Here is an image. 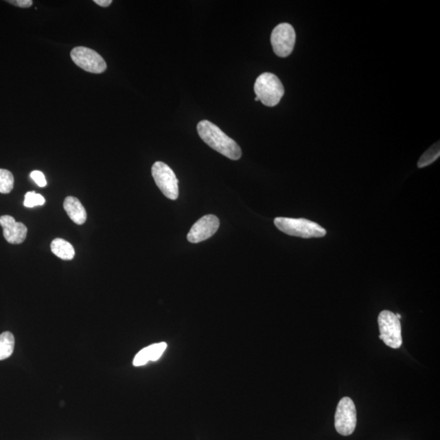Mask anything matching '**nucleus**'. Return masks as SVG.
Masks as SVG:
<instances>
[{
    "instance_id": "22",
    "label": "nucleus",
    "mask_w": 440,
    "mask_h": 440,
    "mask_svg": "<svg viewBox=\"0 0 440 440\" xmlns=\"http://www.w3.org/2000/svg\"><path fill=\"white\" fill-rule=\"evenodd\" d=\"M255 101H256V102L259 101V98H258V97H255Z\"/></svg>"
},
{
    "instance_id": "9",
    "label": "nucleus",
    "mask_w": 440,
    "mask_h": 440,
    "mask_svg": "<svg viewBox=\"0 0 440 440\" xmlns=\"http://www.w3.org/2000/svg\"><path fill=\"white\" fill-rule=\"evenodd\" d=\"M219 227L220 220L216 216H205L192 227L187 238L192 243L206 241L217 232Z\"/></svg>"
},
{
    "instance_id": "10",
    "label": "nucleus",
    "mask_w": 440,
    "mask_h": 440,
    "mask_svg": "<svg viewBox=\"0 0 440 440\" xmlns=\"http://www.w3.org/2000/svg\"><path fill=\"white\" fill-rule=\"evenodd\" d=\"M0 225L3 229V237L8 243L19 245L25 242L28 229L24 224L16 222L12 216H3L0 217Z\"/></svg>"
},
{
    "instance_id": "13",
    "label": "nucleus",
    "mask_w": 440,
    "mask_h": 440,
    "mask_svg": "<svg viewBox=\"0 0 440 440\" xmlns=\"http://www.w3.org/2000/svg\"><path fill=\"white\" fill-rule=\"evenodd\" d=\"M51 252L63 260H71L76 255V251L71 243L62 238H56L51 243Z\"/></svg>"
},
{
    "instance_id": "15",
    "label": "nucleus",
    "mask_w": 440,
    "mask_h": 440,
    "mask_svg": "<svg viewBox=\"0 0 440 440\" xmlns=\"http://www.w3.org/2000/svg\"><path fill=\"white\" fill-rule=\"evenodd\" d=\"M440 155V148L439 142L435 143L434 146H431L430 149L426 150L424 154L421 157L419 162L417 163V167L419 168L428 167L431 163H433L435 161H437L439 159Z\"/></svg>"
},
{
    "instance_id": "8",
    "label": "nucleus",
    "mask_w": 440,
    "mask_h": 440,
    "mask_svg": "<svg viewBox=\"0 0 440 440\" xmlns=\"http://www.w3.org/2000/svg\"><path fill=\"white\" fill-rule=\"evenodd\" d=\"M296 34L293 26L281 23L273 30L271 43L274 52L280 58H287L294 50Z\"/></svg>"
},
{
    "instance_id": "20",
    "label": "nucleus",
    "mask_w": 440,
    "mask_h": 440,
    "mask_svg": "<svg viewBox=\"0 0 440 440\" xmlns=\"http://www.w3.org/2000/svg\"><path fill=\"white\" fill-rule=\"evenodd\" d=\"M112 2V0H94L95 3H97V5L104 8L110 6Z\"/></svg>"
},
{
    "instance_id": "11",
    "label": "nucleus",
    "mask_w": 440,
    "mask_h": 440,
    "mask_svg": "<svg viewBox=\"0 0 440 440\" xmlns=\"http://www.w3.org/2000/svg\"><path fill=\"white\" fill-rule=\"evenodd\" d=\"M167 343H160L152 344V345L143 348L138 354L135 356L133 360L134 366L145 365L149 361L158 360L167 349Z\"/></svg>"
},
{
    "instance_id": "6",
    "label": "nucleus",
    "mask_w": 440,
    "mask_h": 440,
    "mask_svg": "<svg viewBox=\"0 0 440 440\" xmlns=\"http://www.w3.org/2000/svg\"><path fill=\"white\" fill-rule=\"evenodd\" d=\"M152 176L165 197L171 200L178 198V181L171 167L163 162H157L152 165Z\"/></svg>"
},
{
    "instance_id": "5",
    "label": "nucleus",
    "mask_w": 440,
    "mask_h": 440,
    "mask_svg": "<svg viewBox=\"0 0 440 440\" xmlns=\"http://www.w3.org/2000/svg\"><path fill=\"white\" fill-rule=\"evenodd\" d=\"M335 429L340 435L348 437L354 432L356 424V408L354 402L349 397L340 400L334 417Z\"/></svg>"
},
{
    "instance_id": "19",
    "label": "nucleus",
    "mask_w": 440,
    "mask_h": 440,
    "mask_svg": "<svg viewBox=\"0 0 440 440\" xmlns=\"http://www.w3.org/2000/svg\"><path fill=\"white\" fill-rule=\"evenodd\" d=\"M7 2L12 5L24 8L32 7L33 4L32 0H8Z\"/></svg>"
},
{
    "instance_id": "1",
    "label": "nucleus",
    "mask_w": 440,
    "mask_h": 440,
    "mask_svg": "<svg viewBox=\"0 0 440 440\" xmlns=\"http://www.w3.org/2000/svg\"><path fill=\"white\" fill-rule=\"evenodd\" d=\"M198 132L205 143L222 155L232 160L241 159L242 150L238 143L210 121H200L198 124Z\"/></svg>"
},
{
    "instance_id": "4",
    "label": "nucleus",
    "mask_w": 440,
    "mask_h": 440,
    "mask_svg": "<svg viewBox=\"0 0 440 440\" xmlns=\"http://www.w3.org/2000/svg\"><path fill=\"white\" fill-rule=\"evenodd\" d=\"M380 335L379 338L383 343L394 349H398L403 343L402 324L395 313L390 311H382L378 318Z\"/></svg>"
},
{
    "instance_id": "21",
    "label": "nucleus",
    "mask_w": 440,
    "mask_h": 440,
    "mask_svg": "<svg viewBox=\"0 0 440 440\" xmlns=\"http://www.w3.org/2000/svg\"><path fill=\"white\" fill-rule=\"evenodd\" d=\"M395 315H396V316H397L399 320L400 319V318H402V315H400V314H395Z\"/></svg>"
},
{
    "instance_id": "14",
    "label": "nucleus",
    "mask_w": 440,
    "mask_h": 440,
    "mask_svg": "<svg viewBox=\"0 0 440 440\" xmlns=\"http://www.w3.org/2000/svg\"><path fill=\"white\" fill-rule=\"evenodd\" d=\"M15 338L11 332L0 334V360L10 358L14 351Z\"/></svg>"
},
{
    "instance_id": "2",
    "label": "nucleus",
    "mask_w": 440,
    "mask_h": 440,
    "mask_svg": "<svg viewBox=\"0 0 440 440\" xmlns=\"http://www.w3.org/2000/svg\"><path fill=\"white\" fill-rule=\"evenodd\" d=\"M274 224L282 233L290 236L312 238H322L326 234V230L321 226L305 219L278 217L274 220Z\"/></svg>"
},
{
    "instance_id": "12",
    "label": "nucleus",
    "mask_w": 440,
    "mask_h": 440,
    "mask_svg": "<svg viewBox=\"0 0 440 440\" xmlns=\"http://www.w3.org/2000/svg\"><path fill=\"white\" fill-rule=\"evenodd\" d=\"M64 209L71 220L78 225L84 224L86 220V212L80 200L75 197L65 199Z\"/></svg>"
},
{
    "instance_id": "18",
    "label": "nucleus",
    "mask_w": 440,
    "mask_h": 440,
    "mask_svg": "<svg viewBox=\"0 0 440 440\" xmlns=\"http://www.w3.org/2000/svg\"><path fill=\"white\" fill-rule=\"evenodd\" d=\"M30 178H32V180L36 182V184L38 187H41V188H43V187H45L47 185V181L45 175H43V173L39 171H34L32 173H30Z\"/></svg>"
},
{
    "instance_id": "3",
    "label": "nucleus",
    "mask_w": 440,
    "mask_h": 440,
    "mask_svg": "<svg viewBox=\"0 0 440 440\" xmlns=\"http://www.w3.org/2000/svg\"><path fill=\"white\" fill-rule=\"evenodd\" d=\"M255 93L256 97H258L264 106L273 107L281 102L285 93V89L275 75L264 73L257 78Z\"/></svg>"
},
{
    "instance_id": "16",
    "label": "nucleus",
    "mask_w": 440,
    "mask_h": 440,
    "mask_svg": "<svg viewBox=\"0 0 440 440\" xmlns=\"http://www.w3.org/2000/svg\"><path fill=\"white\" fill-rule=\"evenodd\" d=\"M14 186V177L12 172L0 169V194H10Z\"/></svg>"
},
{
    "instance_id": "7",
    "label": "nucleus",
    "mask_w": 440,
    "mask_h": 440,
    "mask_svg": "<svg viewBox=\"0 0 440 440\" xmlns=\"http://www.w3.org/2000/svg\"><path fill=\"white\" fill-rule=\"evenodd\" d=\"M71 59L78 67L93 73L106 71V60L97 51L85 47H77L71 52Z\"/></svg>"
},
{
    "instance_id": "17",
    "label": "nucleus",
    "mask_w": 440,
    "mask_h": 440,
    "mask_svg": "<svg viewBox=\"0 0 440 440\" xmlns=\"http://www.w3.org/2000/svg\"><path fill=\"white\" fill-rule=\"evenodd\" d=\"M45 203V198L41 194H36V192H28L25 196L24 206L28 208H32L37 206H43Z\"/></svg>"
}]
</instances>
